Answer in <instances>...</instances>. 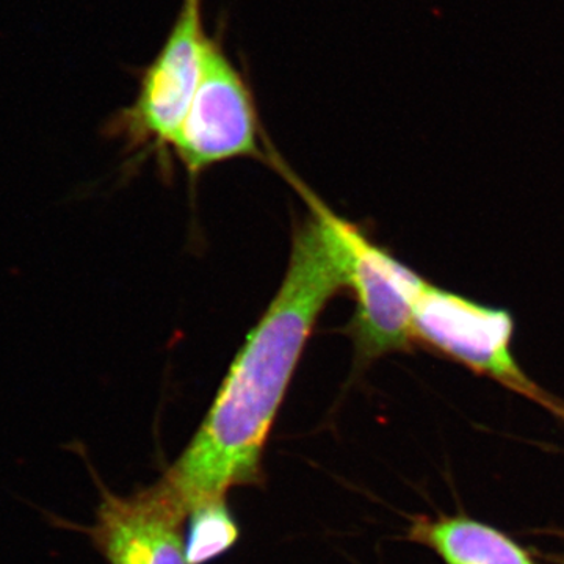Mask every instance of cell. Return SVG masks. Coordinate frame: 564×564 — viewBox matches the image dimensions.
I'll use <instances>...</instances> for the list:
<instances>
[{
	"instance_id": "1",
	"label": "cell",
	"mask_w": 564,
	"mask_h": 564,
	"mask_svg": "<svg viewBox=\"0 0 564 564\" xmlns=\"http://www.w3.org/2000/svg\"><path fill=\"white\" fill-rule=\"evenodd\" d=\"M345 276L323 223L311 212L295 229L288 272L226 373L198 432L163 480L188 514L262 485L267 441L318 318Z\"/></svg>"
},
{
	"instance_id": "2",
	"label": "cell",
	"mask_w": 564,
	"mask_h": 564,
	"mask_svg": "<svg viewBox=\"0 0 564 564\" xmlns=\"http://www.w3.org/2000/svg\"><path fill=\"white\" fill-rule=\"evenodd\" d=\"M289 180L325 226L343 267L345 289L355 302L345 333L356 362L367 366L392 352L413 350V304L425 278L370 239L361 226L329 209L292 174Z\"/></svg>"
},
{
	"instance_id": "3",
	"label": "cell",
	"mask_w": 564,
	"mask_h": 564,
	"mask_svg": "<svg viewBox=\"0 0 564 564\" xmlns=\"http://www.w3.org/2000/svg\"><path fill=\"white\" fill-rule=\"evenodd\" d=\"M210 41L204 0H182L161 51L140 69L135 99L111 115L106 132L124 141L128 151L169 162L203 79Z\"/></svg>"
},
{
	"instance_id": "4",
	"label": "cell",
	"mask_w": 564,
	"mask_h": 564,
	"mask_svg": "<svg viewBox=\"0 0 564 564\" xmlns=\"http://www.w3.org/2000/svg\"><path fill=\"white\" fill-rule=\"evenodd\" d=\"M514 334L513 314L502 307L475 302L429 280L415 293L414 345L551 410L554 397L533 383L516 359Z\"/></svg>"
},
{
	"instance_id": "5",
	"label": "cell",
	"mask_w": 564,
	"mask_h": 564,
	"mask_svg": "<svg viewBox=\"0 0 564 564\" xmlns=\"http://www.w3.org/2000/svg\"><path fill=\"white\" fill-rule=\"evenodd\" d=\"M258 104L250 80L212 36L203 79L173 152L192 177L239 158L265 159Z\"/></svg>"
},
{
	"instance_id": "6",
	"label": "cell",
	"mask_w": 564,
	"mask_h": 564,
	"mask_svg": "<svg viewBox=\"0 0 564 564\" xmlns=\"http://www.w3.org/2000/svg\"><path fill=\"white\" fill-rule=\"evenodd\" d=\"M95 524L85 529L109 564H188L184 527L187 508L163 478L122 497L99 484Z\"/></svg>"
},
{
	"instance_id": "7",
	"label": "cell",
	"mask_w": 564,
	"mask_h": 564,
	"mask_svg": "<svg viewBox=\"0 0 564 564\" xmlns=\"http://www.w3.org/2000/svg\"><path fill=\"white\" fill-rule=\"evenodd\" d=\"M408 540L426 545L445 564H538L510 536L475 519H415Z\"/></svg>"
},
{
	"instance_id": "8",
	"label": "cell",
	"mask_w": 564,
	"mask_h": 564,
	"mask_svg": "<svg viewBox=\"0 0 564 564\" xmlns=\"http://www.w3.org/2000/svg\"><path fill=\"white\" fill-rule=\"evenodd\" d=\"M240 530L226 500L202 505L188 514L185 555L188 564H207L239 541Z\"/></svg>"
},
{
	"instance_id": "9",
	"label": "cell",
	"mask_w": 564,
	"mask_h": 564,
	"mask_svg": "<svg viewBox=\"0 0 564 564\" xmlns=\"http://www.w3.org/2000/svg\"><path fill=\"white\" fill-rule=\"evenodd\" d=\"M549 411H551L552 414H555L556 417L562 419L564 422V403L560 402V400H556Z\"/></svg>"
}]
</instances>
